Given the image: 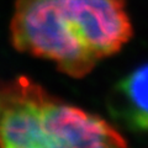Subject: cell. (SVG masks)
Returning <instances> with one entry per match:
<instances>
[{"label":"cell","mask_w":148,"mask_h":148,"mask_svg":"<svg viewBox=\"0 0 148 148\" xmlns=\"http://www.w3.org/2000/svg\"><path fill=\"white\" fill-rule=\"evenodd\" d=\"M110 111L132 131L148 132V63L116 84L110 96Z\"/></svg>","instance_id":"3957f363"},{"label":"cell","mask_w":148,"mask_h":148,"mask_svg":"<svg viewBox=\"0 0 148 148\" xmlns=\"http://www.w3.org/2000/svg\"><path fill=\"white\" fill-rule=\"evenodd\" d=\"M75 106L63 103L29 78L0 79V146L68 147Z\"/></svg>","instance_id":"7a4b0ae2"},{"label":"cell","mask_w":148,"mask_h":148,"mask_svg":"<svg viewBox=\"0 0 148 148\" xmlns=\"http://www.w3.org/2000/svg\"><path fill=\"white\" fill-rule=\"evenodd\" d=\"M125 0H16L10 22L17 51L82 78L132 37Z\"/></svg>","instance_id":"6da1fadb"}]
</instances>
